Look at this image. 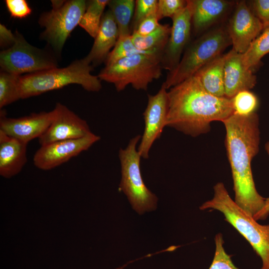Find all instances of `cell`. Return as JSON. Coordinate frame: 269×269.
Wrapping results in <instances>:
<instances>
[{"mask_svg":"<svg viewBox=\"0 0 269 269\" xmlns=\"http://www.w3.org/2000/svg\"><path fill=\"white\" fill-rule=\"evenodd\" d=\"M119 37L117 25L111 11L104 12L93 45L85 58L94 67L106 61Z\"/></svg>","mask_w":269,"mask_h":269,"instance_id":"obj_19","label":"cell"},{"mask_svg":"<svg viewBox=\"0 0 269 269\" xmlns=\"http://www.w3.org/2000/svg\"><path fill=\"white\" fill-rule=\"evenodd\" d=\"M15 35L6 26L0 24V45L2 48L10 46L11 47L15 42Z\"/></svg>","mask_w":269,"mask_h":269,"instance_id":"obj_34","label":"cell"},{"mask_svg":"<svg viewBox=\"0 0 269 269\" xmlns=\"http://www.w3.org/2000/svg\"><path fill=\"white\" fill-rule=\"evenodd\" d=\"M93 66L85 57L76 60L66 67H58L20 76L21 99L37 96L48 91L76 84L89 92L102 88L101 80L91 72Z\"/></svg>","mask_w":269,"mask_h":269,"instance_id":"obj_4","label":"cell"},{"mask_svg":"<svg viewBox=\"0 0 269 269\" xmlns=\"http://www.w3.org/2000/svg\"><path fill=\"white\" fill-rule=\"evenodd\" d=\"M215 250L213 261L209 269H240L233 263L231 257L224 247L223 235L218 233L215 237Z\"/></svg>","mask_w":269,"mask_h":269,"instance_id":"obj_28","label":"cell"},{"mask_svg":"<svg viewBox=\"0 0 269 269\" xmlns=\"http://www.w3.org/2000/svg\"><path fill=\"white\" fill-rule=\"evenodd\" d=\"M252 3L253 12L262 22L264 29L269 27V0H255Z\"/></svg>","mask_w":269,"mask_h":269,"instance_id":"obj_32","label":"cell"},{"mask_svg":"<svg viewBox=\"0 0 269 269\" xmlns=\"http://www.w3.org/2000/svg\"><path fill=\"white\" fill-rule=\"evenodd\" d=\"M225 147L233 181L235 202L254 217L264 207L266 198L258 192L251 163L259 151V118L256 113L242 116L233 113L222 122Z\"/></svg>","mask_w":269,"mask_h":269,"instance_id":"obj_1","label":"cell"},{"mask_svg":"<svg viewBox=\"0 0 269 269\" xmlns=\"http://www.w3.org/2000/svg\"><path fill=\"white\" fill-rule=\"evenodd\" d=\"M265 149L268 155L269 156V141L267 142L265 144Z\"/></svg>","mask_w":269,"mask_h":269,"instance_id":"obj_36","label":"cell"},{"mask_svg":"<svg viewBox=\"0 0 269 269\" xmlns=\"http://www.w3.org/2000/svg\"><path fill=\"white\" fill-rule=\"evenodd\" d=\"M6 8L11 17L25 18L30 15L32 9L25 0H6Z\"/></svg>","mask_w":269,"mask_h":269,"instance_id":"obj_31","label":"cell"},{"mask_svg":"<svg viewBox=\"0 0 269 269\" xmlns=\"http://www.w3.org/2000/svg\"><path fill=\"white\" fill-rule=\"evenodd\" d=\"M230 45L227 29L217 27L200 35L186 48L177 66L168 72L162 85L168 90L194 76L201 68L223 54Z\"/></svg>","mask_w":269,"mask_h":269,"instance_id":"obj_5","label":"cell"},{"mask_svg":"<svg viewBox=\"0 0 269 269\" xmlns=\"http://www.w3.org/2000/svg\"><path fill=\"white\" fill-rule=\"evenodd\" d=\"M157 0H136L132 20V33L140 22L147 17L156 14Z\"/></svg>","mask_w":269,"mask_h":269,"instance_id":"obj_29","label":"cell"},{"mask_svg":"<svg viewBox=\"0 0 269 269\" xmlns=\"http://www.w3.org/2000/svg\"><path fill=\"white\" fill-rule=\"evenodd\" d=\"M230 51L217 57L201 68L194 75L210 94L219 97H225L224 67Z\"/></svg>","mask_w":269,"mask_h":269,"instance_id":"obj_20","label":"cell"},{"mask_svg":"<svg viewBox=\"0 0 269 269\" xmlns=\"http://www.w3.org/2000/svg\"><path fill=\"white\" fill-rule=\"evenodd\" d=\"M192 14V0H187L186 6L172 18L169 36L160 62L162 69L170 72L178 65L183 51L189 44Z\"/></svg>","mask_w":269,"mask_h":269,"instance_id":"obj_12","label":"cell"},{"mask_svg":"<svg viewBox=\"0 0 269 269\" xmlns=\"http://www.w3.org/2000/svg\"><path fill=\"white\" fill-rule=\"evenodd\" d=\"M269 53V27L254 40L248 49L242 54L243 62L246 67L252 70L260 63L261 59Z\"/></svg>","mask_w":269,"mask_h":269,"instance_id":"obj_24","label":"cell"},{"mask_svg":"<svg viewBox=\"0 0 269 269\" xmlns=\"http://www.w3.org/2000/svg\"><path fill=\"white\" fill-rule=\"evenodd\" d=\"M49 127L39 138L41 145L55 141L84 137L91 132L87 122L66 106L56 103Z\"/></svg>","mask_w":269,"mask_h":269,"instance_id":"obj_14","label":"cell"},{"mask_svg":"<svg viewBox=\"0 0 269 269\" xmlns=\"http://www.w3.org/2000/svg\"><path fill=\"white\" fill-rule=\"evenodd\" d=\"M126 266H127V265H125V266H123V267H121L117 268L116 269H123L124 268V267H125Z\"/></svg>","mask_w":269,"mask_h":269,"instance_id":"obj_37","label":"cell"},{"mask_svg":"<svg viewBox=\"0 0 269 269\" xmlns=\"http://www.w3.org/2000/svg\"><path fill=\"white\" fill-rule=\"evenodd\" d=\"M160 25L156 14H153L142 20L133 33L140 36H146L155 30Z\"/></svg>","mask_w":269,"mask_h":269,"instance_id":"obj_33","label":"cell"},{"mask_svg":"<svg viewBox=\"0 0 269 269\" xmlns=\"http://www.w3.org/2000/svg\"><path fill=\"white\" fill-rule=\"evenodd\" d=\"M100 139L99 136L92 132L80 138L57 141L41 145L33 156V164L39 169L51 170L88 150Z\"/></svg>","mask_w":269,"mask_h":269,"instance_id":"obj_10","label":"cell"},{"mask_svg":"<svg viewBox=\"0 0 269 269\" xmlns=\"http://www.w3.org/2000/svg\"><path fill=\"white\" fill-rule=\"evenodd\" d=\"M14 43L0 53L1 70L20 76L57 67L50 54L30 44L17 31Z\"/></svg>","mask_w":269,"mask_h":269,"instance_id":"obj_9","label":"cell"},{"mask_svg":"<svg viewBox=\"0 0 269 269\" xmlns=\"http://www.w3.org/2000/svg\"><path fill=\"white\" fill-rule=\"evenodd\" d=\"M167 95L166 127L192 137L208 133L212 122L234 113L231 99L210 94L195 75L170 88Z\"/></svg>","mask_w":269,"mask_h":269,"instance_id":"obj_2","label":"cell"},{"mask_svg":"<svg viewBox=\"0 0 269 269\" xmlns=\"http://www.w3.org/2000/svg\"><path fill=\"white\" fill-rule=\"evenodd\" d=\"M186 0H158L156 15L160 20L164 17L171 19L186 5Z\"/></svg>","mask_w":269,"mask_h":269,"instance_id":"obj_30","label":"cell"},{"mask_svg":"<svg viewBox=\"0 0 269 269\" xmlns=\"http://www.w3.org/2000/svg\"><path fill=\"white\" fill-rule=\"evenodd\" d=\"M19 77L20 76L0 70V109L21 99L19 84Z\"/></svg>","mask_w":269,"mask_h":269,"instance_id":"obj_26","label":"cell"},{"mask_svg":"<svg viewBox=\"0 0 269 269\" xmlns=\"http://www.w3.org/2000/svg\"><path fill=\"white\" fill-rule=\"evenodd\" d=\"M135 4L134 0H109L108 6L117 25L119 37L132 35L130 23L133 20Z\"/></svg>","mask_w":269,"mask_h":269,"instance_id":"obj_21","label":"cell"},{"mask_svg":"<svg viewBox=\"0 0 269 269\" xmlns=\"http://www.w3.org/2000/svg\"><path fill=\"white\" fill-rule=\"evenodd\" d=\"M52 8L41 14L38 23L44 28L41 38L60 53L71 32L79 22L87 7L84 0H51Z\"/></svg>","mask_w":269,"mask_h":269,"instance_id":"obj_8","label":"cell"},{"mask_svg":"<svg viewBox=\"0 0 269 269\" xmlns=\"http://www.w3.org/2000/svg\"><path fill=\"white\" fill-rule=\"evenodd\" d=\"M140 135L132 138L127 147L121 148L119 156L121 166V181L119 190L127 196L133 209L139 214L156 208L157 197L145 185L141 175V156L136 150Z\"/></svg>","mask_w":269,"mask_h":269,"instance_id":"obj_7","label":"cell"},{"mask_svg":"<svg viewBox=\"0 0 269 269\" xmlns=\"http://www.w3.org/2000/svg\"><path fill=\"white\" fill-rule=\"evenodd\" d=\"M171 26L168 24H161L152 33L146 35L140 36L135 33L131 35V39L134 45L143 51L154 49L164 50L167 44Z\"/></svg>","mask_w":269,"mask_h":269,"instance_id":"obj_22","label":"cell"},{"mask_svg":"<svg viewBox=\"0 0 269 269\" xmlns=\"http://www.w3.org/2000/svg\"><path fill=\"white\" fill-rule=\"evenodd\" d=\"M192 29L199 36L224 17L234 4L226 0H192Z\"/></svg>","mask_w":269,"mask_h":269,"instance_id":"obj_16","label":"cell"},{"mask_svg":"<svg viewBox=\"0 0 269 269\" xmlns=\"http://www.w3.org/2000/svg\"><path fill=\"white\" fill-rule=\"evenodd\" d=\"M262 30V22L247 2L241 0L237 2L227 28L232 49L238 53L244 54Z\"/></svg>","mask_w":269,"mask_h":269,"instance_id":"obj_13","label":"cell"},{"mask_svg":"<svg viewBox=\"0 0 269 269\" xmlns=\"http://www.w3.org/2000/svg\"><path fill=\"white\" fill-rule=\"evenodd\" d=\"M163 51L162 49L141 50L134 45L131 39V35L119 37L116 45L109 53L105 61V65L111 64L122 58L136 54H153L162 56Z\"/></svg>","mask_w":269,"mask_h":269,"instance_id":"obj_25","label":"cell"},{"mask_svg":"<svg viewBox=\"0 0 269 269\" xmlns=\"http://www.w3.org/2000/svg\"><path fill=\"white\" fill-rule=\"evenodd\" d=\"M201 210H215L222 213L231 224L251 245L260 257V269H269V225H261L247 213L230 196L223 182L213 187L212 198L203 203Z\"/></svg>","mask_w":269,"mask_h":269,"instance_id":"obj_3","label":"cell"},{"mask_svg":"<svg viewBox=\"0 0 269 269\" xmlns=\"http://www.w3.org/2000/svg\"><path fill=\"white\" fill-rule=\"evenodd\" d=\"M269 215V197L266 198L265 203L263 208L257 213L254 218L256 220L265 219Z\"/></svg>","mask_w":269,"mask_h":269,"instance_id":"obj_35","label":"cell"},{"mask_svg":"<svg viewBox=\"0 0 269 269\" xmlns=\"http://www.w3.org/2000/svg\"><path fill=\"white\" fill-rule=\"evenodd\" d=\"M109 0H92L87 1V7L79 25L91 37L96 36L99 31L104 11Z\"/></svg>","mask_w":269,"mask_h":269,"instance_id":"obj_23","label":"cell"},{"mask_svg":"<svg viewBox=\"0 0 269 269\" xmlns=\"http://www.w3.org/2000/svg\"><path fill=\"white\" fill-rule=\"evenodd\" d=\"M27 143L0 131V175L11 178L18 174L26 163Z\"/></svg>","mask_w":269,"mask_h":269,"instance_id":"obj_18","label":"cell"},{"mask_svg":"<svg viewBox=\"0 0 269 269\" xmlns=\"http://www.w3.org/2000/svg\"><path fill=\"white\" fill-rule=\"evenodd\" d=\"M168 109L167 90L162 85L158 92L148 95V102L143 113L144 130L137 151L141 158L147 159L154 142L159 138L166 127Z\"/></svg>","mask_w":269,"mask_h":269,"instance_id":"obj_11","label":"cell"},{"mask_svg":"<svg viewBox=\"0 0 269 269\" xmlns=\"http://www.w3.org/2000/svg\"><path fill=\"white\" fill-rule=\"evenodd\" d=\"M231 99L234 113L247 116L256 113L258 100L255 94L250 90L240 91Z\"/></svg>","mask_w":269,"mask_h":269,"instance_id":"obj_27","label":"cell"},{"mask_svg":"<svg viewBox=\"0 0 269 269\" xmlns=\"http://www.w3.org/2000/svg\"><path fill=\"white\" fill-rule=\"evenodd\" d=\"M53 110L32 113L20 118H8L0 111V131L7 135L27 143L39 138L46 131L53 118Z\"/></svg>","mask_w":269,"mask_h":269,"instance_id":"obj_15","label":"cell"},{"mask_svg":"<svg viewBox=\"0 0 269 269\" xmlns=\"http://www.w3.org/2000/svg\"><path fill=\"white\" fill-rule=\"evenodd\" d=\"M230 52L224 67V88L225 97L231 99L240 91L253 88L257 78L252 70L244 65L242 54L233 49Z\"/></svg>","mask_w":269,"mask_h":269,"instance_id":"obj_17","label":"cell"},{"mask_svg":"<svg viewBox=\"0 0 269 269\" xmlns=\"http://www.w3.org/2000/svg\"><path fill=\"white\" fill-rule=\"evenodd\" d=\"M161 57L139 54L122 58L105 65L98 77L114 84L118 92L124 90L129 84L136 90L146 91L148 85L162 75Z\"/></svg>","mask_w":269,"mask_h":269,"instance_id":"obj_6","label":"cell"}]
</instances>
